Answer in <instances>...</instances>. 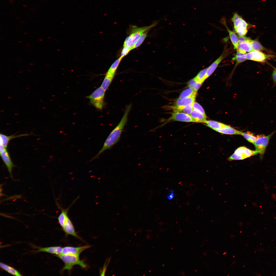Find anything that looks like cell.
I'll return each mask as SVG.
<instances>
[{"mask_svg": "<svg viewBox=\"0 0 276 276\" xmlns=\"http://www.w3.org/2000/svg\"><path fill=\"white\" fill-rule=\"evenodd\" d=\"M241 135L249 142L254 144L257 138V136L254 135L253 133L249 132H247L246 133L242 132Z\"/></svg>", "mask_w": 276, "mask_h": 276, "instance_id": "f546056e", "label": "cell"}, {"mask_svg": "<svg viewBox=\"0 0 276 276\" xmlns=\"http://www.w3.org/2000/svg\"><path fill=\"white\" fill-rule=\"evenodd\" d=\"M40 100V101H42V100Z\"/></svg>", "mask_w": 276, "mask_h": 276, "instance_id": "ee69618b", "label": "cell"}, {"mask_svg": "<svg viewBox=\"0 0 276 276\" xmlns=\"http://www.w3.org/2000/svg\"><path fill=\"white\" fill-rule=\"evenodd\" d=\"M195 97L179 98L175 101L174 106L181 107L192 105L194 102Z\"/></svg>", "mask_w": 276, "mask_h": 276, "instance_id": "5bb4252c", "label": "cell"}, {"mask_svg": "<svg viewBox=\"0 0 276 276\" xmlns=\"http://www.w3.org/2000/svg\"><path fill=\"white\" fill-rule=\"evenodd\" d=\"M46 108L45 107H43L42 108L43 109H45Z\"/></svg>", "mask_w": 276, "mask_h": 276, "instance_id": "7bdbcfd3", "label": "cell"}, {"mask_svg": "<svg viewBox=\"0 0 276 276\" xmlns=\"http://www.w3.org/2000/svg\"><path fill=\"white\" fill-rule=\"evenodd\" d=\"M63 248L60 246L51 247L44 248H38V252H44L55 254L56 255L61 254Z\"/></svg>", "mask_w": 276, "mask_h": 276, "instance_id": "e0dca14e", "label": "cell"}, {"mask_svg": "<svg viewBox=\"0 0 276 276\" xmlns=\"http://www.w3.org/2000/svg\"><path fill=\"white\" fill-rule=\"evenodd\" d=\"M62 228L66 235H70L80 238V237L76 233L73 224L68 216Z\"/></svg>", "mask_w": 276, "mask_h": 276, "instance_id": "8fae6325", "label": "cell"}, {"mask_svg": "<svg viewBox=\"0 0 276 276\" xmlns=\"http://www.w3.org/2000/svg\"><path fill=\"white\" fill-rule=\"evenodd\" d=\"M250 42L251 44L253 51H258L266 50L262 45L256 40L251 39Z\"/></svg>", "mask_w": 276, "mask_h": 276, "instance_id": "4dcf8cb0", "label": "cell"}, {"mask_svg": "<svg viewBox=\"0 0 276 276\" xmlns=\"http://www.w3.org/2000/svg\"><path fill=\"white\" fill-rule=\"evenodd\" d=\"M208 68L200 71L194 78L198 82L202 83L205 80V76Z\"/></svg>", "mask_w": 276, "mask_h": 276, "instance_id": "1f68e13d", "label": "cell"}, {"mask_svg": "<svg viewBox=\"0 0 276 276\" xmlns=\"http://www.w3.org/2000/svg\"><path fill=\"white\" fill-rule=\"evenodd\" d=\"M105 91L100 87L96 89L86 97L88 98L90 103L96 108L101 110L104 105V99Z\"/></svg>", "mask_w": 276, "mask_h": 276, "instance_id": "277c9868", "label": "cell"}, {"mask_svg": "<svg viewBox=\"0 0 276 276\" xmlns=\"http://www.w3.org/2000/svg\"><path fill=\"white\" fill-rule=\"evenodd\" d=\"M12 98L11 97L9 96V97H8V98Z\"/></svg>", "mask_w": 276, "mask_h": 276, "instance_id": "ab89813d", "label": "cell"}, {"mask_svg": "<svg viewBox=\"0 0 276 276\" xmlns=\"http://www.w3.org/2000/svg\"><path fill=\"white\" fill-rule=\"evenodd\" d=\"M258 154L256 150L253 151L242 146L237 148L228 158L229 160H243Z\"/></svg>", "mask_w": 276, "mask_h": 276, "instance_id": "8992f818", "label": "cell"}, {"mask_svg": "<svg viewBox=\"0 0 276 276\" xmlns=\"http://www.w3.org/2000/svg\"><path fill=\"white\" fill-rule=\"evenodd\" d=\"M239 44L248 42H250L251 39L244 36H239L238 37Z\"/></svg>", "mask_w": 276, "mask_h": 276, "instance_id": "8d00e7d4", "label": "cell"}, {"mask_svg": "<svg viewBox=\"0 0 276 276\" xmlns=\"http://www.w3.org/2000/svg\"><path fill=\"white\" fill-rule=\"evenodd\" d=\"M131 49L126 46H123V48L121 51L120 57L122 58L127 55L129 53Z\"/></svg>", "mask_w": 276, "mask_h": 276, "instance_id": "d590c367", "label": "cell"}, {"mask_svg": "<svg viewBox=\"0 0 276 276\" xmlns=\"http://www.w3.org/2000/svg\"><path fill=\"white\" fill-rule=\"evenodd\" d=\"M131 107V104L126 106L124 113L120 122L109 135L104 142L102 148L97 154L91 159L90 161L97 158L103 152L111 148L119 141L124 127L127 121L128 115Z\"/></svg>", "mask_w": 276, "mask_h": 276, "instance_id": "6da1fadb", "label": "cell"}, {"mask_svg": "<svg viewBox=\"0 0 276 276\" xmlns=\"http://www.w3.org/2000/svg\"><path fill=\"white\" fill-rule=\"evenodd\" d=\"M172 107L174 112H182L189 114H190L193 110L192 105L181 107H175L174 106Z\"/></svg>", "mask_w": 276, "mask_h": 276, "instance_id": "d4e9b609", "label": "cell"}, {"mask_svg": "<svg viewBox=\"0 0 276 276\" xmlns=\"http://www.w3.org/2000/svg\"><path fill=\"white\" fill-rule=\"evenodd\" d=\"M202 83L198 82L194 78L190 80L188 83V86L197 91Z\"/></svg>", "mask_w": 276, "mask_h": 276, "instance_id": "83f0119b", "label": "cell"}, {"mask_svg": "<svg viewBox=\"0 0 276 276\" xmlns=\"http://www.w3.org/2000/svg\"><path fill=\"white\" fill-rule=\"evenodd\" d=\"M63 262L64 266L62 270H70L73 267L76 265L80 266L83 268H85L86 265L83 260H80L79 256L70 254H62L56 255Z\"/></svg>", "mask_w": 276, "mask_h": 276, "instance_id": "3957f363", "label": "cell"}, {"mask_svg": "<svg viewBox=\"0 0 276 276\" xmlns=\"http://www.w3.org/2000/svg\"><path fill=\"white\" fill-rule=\"evenodd\" d=\"M15 114V115H18V113H16V114Z\"/></svg>", "mask_w": 276, "mask_h": 276, "instance_id": "b9f144b4", "label": "cell"}, {"mask_svg": "<svg viewBox=\"0 0 276 276\" xmlns=\"http://www.w3.org/2000/svg\"><path fill=\"white\" fill-rule=\"evenodd\" d=\"M234 29L236 32L240 36H244L248 31L247 28L244 27H239Z\"/></svg>", "mask_w": 276, "mask_h": 276, "instance_id": "836d02e7", "label": "cell"}, {"mask_svg": "<svg viewBox=\"0 0 276 276\" xmlns=\"http://www.w3.org/2000/svg\"><path fill=\"white\" fill-rule=\"evenodd\" d=\"M0 154L1 157L8 169L10 177L12 178V170L15 165L11 159L7 148L1 145L0 146Z\"/></svg>", "mask_w": 276, "mask_h": 276, "instance_id": "52a82bcc", "label": "cell"}, {"mask_svg": "<svg viewBox=\"0 0 276 276\" xmlns=\"http://www.w3.org/2000/svg\"><path fill=\"white\" fill-rule=\"evenodd\" d=\"M193 108L200 112L204 115L206 116L205 111L202 107L198 103L194 102L192 105Z\"/></svg>", "mask_w": 276, "mask_h": 276, "instance_id": "e575fe53", "label": "cell"}, {"mask_svg": "<svg viewBox=\"0 0 276 276\" xmlns=\"http://www.w3.org/2000/svg\"><path fill=\"white\" fill-rule=\"evenodd\" d=\"M177 121L186 122H194L189 114L180 112H174L171 117L167 121Z\"/></svg>", "mask_w": 276, "mask_h": 276, "instance_id": "9c48e42d", "label": "cell"}, {"mask_svg": "<svg viewBox=\"0 0 276 276\" xmlns=\"http://www.w3.org/2000/svg\"><path fill=\"white\" fill-rule=\"evenodd\" d=\"M240 53L245 54L246 52H251L253 51L251 42H248L239 44L236 49Z\"/></svg>", "mask_w": 276, "mask_h": 276, "instance_id": "ac0fdd59", "label": "cell"}, {"mask_svg": "<svg viewBox=\"0 0 276 276\" xmlns=\"http://www.w3.org/2000/svg\"><path fill=\"white\" fill-rule=\"evenodd\" d=\"M114 77L106 74L101 87L105 91L108 89Z\"/></svg>", "mask_w": 276, "mask_h": 276, "instance_id": "484cf974", "label": "cell"}, {"mask_svg": "<svg viewBox=\"0 0 276 276\" xmlns=\"http://www.w3.org/2000/svg\"><path fill=\"white\" fill-rule=\"evenodd\" d=\"M272 77L274 82L276 83V68L273 71L272 74Z\"/></svg>", "mask_w": 276, "mask_h": 276, "instance_id": "f35d334b", "label": "cell"}, {"mask_svg": "<svg viewBox=\"0 0 276 276\" xmlns=\"http://www.w3.org/2000/svg\"><path fill=\"white\" fill-rule=\"evenodd\" d=\"M1 112H4V110H1Z\"/></svg>", "mask_w": 276, "mask_h": 276, "instance_id": "60d3db41", "label": "cell"}, {"mask_svg": "<svg viewBox=\"0 0 276 276\" xmlns=\"http://www.w3.org/2000/svg\"><path fill=\"white\" fill-rule=\"evenodd\" d=\"M225 57V55L223 54L208 67L204 77L205 80L210 76L219 64L224 59Z\"/></svg>", "mask_w": 276, "mask_h": 276, "instance_id": "9a60e30c", "label": "cell"}, {"mask_svg": "<svg viewBox=\"0 0 276 276\" xmlns=\"http://www.w3.org/2000/svg\"><path fill=\"white\" fill-rule=\"evenodd\" d=\"M158 23V21H155L149 26L141 27L130 25L127 31L129 36L125 39L123 46H127L132 50L135 44L142 34L146 31L150 30L156 26Z\"/></svg>", "mask_w": 276, "mask_h": 276, "instance_id": "7a4b0ae2", "label": "cell"}, {"mask_svg": "<svg viewBox=\"0 0 276 276\" xmlns=\"http://www.w3.org/2000/svg\"><path fill=\"white\" fill-rule=\"evenodd\" d=\"M122 58L120 57L112 64L106 74L114 76L115 73Z\"/></svg>", "mask_w": 276, "mask_h": 276, "instance_id": "7402d4cb", "label": "cell"}, {"mask_svg": "<svg viewBox=\"0 0 276 276\" xmlns=\"http://www.w3.org/2000/svg\"><path fill=\"white\" fill-rule=\"evenodd\" d=\"M231 20L233 23L234 29L240 27H248V24L241 16L237 13L233 14Z\"/></svg>", "mask_w": 276, "mask_h": 276, "instance_id": "4fadbf2b", "label": "cell"}, {"mask_svg": "<svg viewBox=\"0 0 276 276\" xmlns=\"http://www.w3.org/2000/svg\"><path fill=\"white\" fill-rule=\"evenodd\" d=\"M31 134L28 133L22 134L18 135H13L7 136L2 133L0 134V145L7 148L9 141L12 139L22 136L31 135Z\"/></svg>", "mask_w": 276, "mask_h": 276, "instance_id": "7c38bea8", "label": "cell"}, {"mask_svg": "<svg viewBox=\"0 0 276 276\" xmlns=\"http://www.w3.org/2000/svg\"><path fill=\"white\" fill-rule=\"evenodd\" d=\"M246 59L258 62H263L270 58L273 57L274 56L264 54L256 51H253L245 54Z\"/></svg>", "mask_w": 276, "mask_h": 276, "instance_id": "ba28073f", "label": "cell"}, {"mask_svg": "<svg viewBox=\"0 0 276 276\" xmlns=\"http://www.w3.org/2000/svg\"><path fill=\"white\" fill-rule=\"evenodd\" d=\"M215 131L221 133L230 135H241L242 133L241 132L227 125L225 127L221 129L217 130Z\"/></svg>", "mask_w": 276, "mask_h": 276, "instance_id": "d6986e66", "label": "cell"}, {"mask_svg": "<svg viewBox=\"0 0 276 276\" xmlns=\"http://www.w3.org/2000/svg\"><path fill=\"white\" fill-rule=\"evenodd\" d=\"M274 132H273L266 136L262 134L257 136V139L254 144L256 150L260 155V158H262L263 157L269 140Z\"/></svg>", "mask_w": 276, "mask_h": 276, "instance_id": "5b68a950", "label": "cell"}, {"mask_svg": "<svg viewBox=\"0 0 276 276\" xmlns=\"http://www.w3.org/2000/svg\"><path fill=\"white\" fill-rule=\"evenodd\" d=\"M237 63H240L245 61L246 60L245 54L240 52L237 51V53L235 57Z\"/></svg>", "mask_w": 276, "mask_h": 276, "instance_id": "d6a6232c", "label": "cell"}, {"mask_svg": "<svg viewBox=\"0 0 276 276\" xmlns=\"http://www.w3.org/2000/svg\"><path fill=\"white\" fill-rule=\"evenodd\" d=\"M205 124L208 127L215 131L222 128L227 125L223 123L213 120H206Z\"/></svg>", "mask_w": 276, "mask_h": 276, "instance_id": "ffe728a7", "label": "cell"}, {"mask_svg": "<svg viewBox=\"0 0 276 276\" xmlns=\"http://www.w3.org/2000/svg\"><path fill=\"white\" fill-rule=\"evenodd\" d=\"M197 92L193 89L188 88L184 90L180 94L179 98H183L188 97H196Z\"/></svg>", "mask_w": 276, "mask_h": 276, "instance_id": "cb8c5ba5", "label": "cell"}, {"mask_svg": "<svg viewBox=\"0 0 276 276\" xmlns=\"http://www.w3.org/2000/svg\"><path fill=\"white\" fill-rule=\"evenodd\" d=\"M190 115L193 120L194 122L204 123L206 120V116L204 115L194 109H193Z\"/></svg>", "mask_w": 276, "mask_h": 276, "instance_id": "2e32d148", "label": "cell"}, {"mask_svg": "<svg viewBox=\"0 0 276 276\" xmlns=\"http://www.w3.org/2000/svg\"><path fill=\"white\" fill-rule=\"evenodd\" d=\"M150 30H148L142 34L135 44L132 50L138 47L142 44L147 37L148 32Z\"/></svg>", "mask_w": 276, "mask_h": 276, "instance_id": "f1b7e54d", "label": "cell"}, {"mask_svg": "<svg viewBox=\"0 0 276 276\" xmlns=\"http://www.w3.org/2000/svg\"><path fill=\"white\" fill-rule=\"evenodd\" d=\"M0 266L2 269L12 275L16 276H22L17 270L13 267L4 263L1 262Z\"/></svg>", "mask_w": 276, "mask_h": 276, "instance_id": "603a6c76", "label": "cell"}, {"mask_svg": "<svg viewBox=\"0 0 276 276\" xmlns=\"http://www.w3.org/2000/svg\"><path fill=\"white\" fill-rule=\"evenodd\" d=\"M70 208L69 207L66 209H63L61 208H60L61 212L57 217V219L59 222L62 227L64 226L66 220L68 216L67 213Z\"/></svg>", "mask_w": 276, "mask_h": 276, "instance_id": "44dd1931", "label": "cell"}, {"mask_svg": "<svg viewBox=\"0 0 276 276\" xmlns=\"http://www.w3.org/2000/svg\"><path fill=\"white\" fill-rule=\"evenodd\" d=\"M91 247L90 245H85L78 247L66 246L63 248L62 254H70L79 256L80 254L85 249Z\"/></svg>", "mask_w": 276, "mask_h": 276, "instance_id": "30bf717a", "label": "cell"}, {"mask_svg": "<svg viewBox=\"0 0 276 276\" xmlns=\"http://www.w3.org/2000/svg\"><path fill=\"white\" fill-rule=\"evenodd\" d=\"M174 190H170L166 196L167 199L169 200H171L174 198Z\"/></svg>", "mask_w": 276, "mask_h": 276, "instance_id": "74e56055", "label": "cell"}, {"mask_svg": "<svg viewBox=\"0 0 276 276\" xmlns=\"http://www.w3.org/2000/svg\"><path fill=\"white\" fill-rule=\"evenodd\" d=\"M226 28L229 33L231 41L234 45V48L237 49L239 44L238 38L237 36L233 32L231 31L227 27Z\"/></svg>", "mask_w": 276, "mask_h": 276, "instance_id": "4316f807", "label": "cell"}]
</instances>
